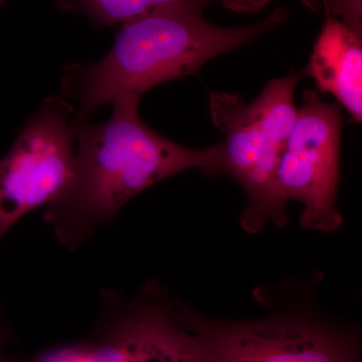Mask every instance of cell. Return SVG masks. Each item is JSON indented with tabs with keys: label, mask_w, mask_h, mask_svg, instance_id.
Returning <instances> with one entry per match:
<instances>
[{
	"label": "cell",
	"mask_w": 362,
	"mask_h": 362,
	"mask_svg": "<svg viewBox=\"0 0 362 362\" xmlns=\"http://www.w3.org/2000/svg\"><path fill=\"white\" fill-rule=\"evenodd\" d=\"M182 0H54L62 11L81 13L97 26L123 25L157 7Z\"/></svg>",
	"instance_id": "9"
},
{
	"label": "cell",
	"mask_w": 362,
	"mask_h": 362,
	"mask_svg": "<svg viewBox=\"0 0 362 362\" xmlns=\"http://www.w3.org/2000/svg\"><path fill=\"white\" fill-rule=\"evenodd\" d=\"M96 337L78 343L82 362H192L187 309L156 284L133 297L102 296Z\"/></svg>",
	"instance_id": "6"
},
{
	"label": "cell",
	"mask_w": 362,
	"mask_h": 362,
	"mask_svg": "<svg viewBox=\"0 0 362 362\" xmlns=\"http://www.w3.org/2000/svg\"><path fill=\"white\" fill-rule=\"evenodd\" d=\"M303 75L304 71H299L271 81L252 102L265 136L258 161L242 185L247 202L240 225L247 232L257 233L270 221L277 226L287 223V206L279 195L277 171L296 121L294 93Z\"/></svg>",
	"instance_id": "7"
},
{
	"label": "cell",
	"mask_w": 362,
	"mask_h": 362,
	"mask_svg": "<svg viewBox=\"0 0 362 362\" xmlns=\"http://www.w3.org/2000/svg\"><path fill=\"white\" fill-rule=\"evenodd\" d=\"M211 1L182 0L126 21L101 61L68 69L64 80L77 98V119L104 104L141 99L157 85L199 73L211 59L251 42L287 18L277 8L254 25L223 28L204 16Z\"/></svg>",
	"instance_id": "2"
},
{
	"label": "cell",
	"mask_w": 362,
	"mask_h": 362,
	"mask_svg": "<svg viewBox=\"0 0 362 362\" xmlns=\"http://www.w3.org/2000/svg\"><path fill=\"white\" fill-rule=\"evenodd\" d=\"M315 11H324L327 18H337L362 35V0H302Z\"/></svg>",
	"instance_id": "10"
},
{
	"label": "cell",
	"mask_w": 362,
	"mask_h": 362,
	"mask_svg": "<svg viewBox=\"0 0 362 362\" xmlns=\"http://www.w3.org/2000/svg\"><path fill=\"white\" fill-rule=\"evenodd\" d=\"M340 107L328 104L315 90L304 93L296 121L277 171L281 199L303 204L301 225L313 230H337L341 214L337 206L340 136Z\"/></svg>",
	"instance_id": "5"
},
{
	"label": "cell",
	"mask_w": 362,
	"mask_h": 362,
	"mask_svg": "<svg viewBox=\"0 0 362 362\" xmlns=\"http://www.w3.org/2000/svg\"><path fill=\"white\" fill-rule=\"evenodd\" d=\"M32 362H82V356L77 343L47 350Z\"/></svg>",
	"instance_id": "11"
},
{
	"label": "cell",
	"mask_w": 362,
	"mask_h": 362,
	"mask_svg": "<svg viewBox=\"0 0 362 362\" xmlns=\"http://www.w3.org/2000/svg\"><path fill=\"white\" fill-rule=\"evenodd\" d=\"M192 362H361L347 331L294 316L220 321L188 310Z\"/></svg>",
	"instance_id": "3"
},
{
	"label": "cell",
	"mask_w": 362,
	"mask_h": 362,
	"mask_svg": "<svg viewBox=\"0 0 362 362\" xmlns=\"http://www.w3.org/2000/svg\"><path fill=\"white\" fill-rule=\"evenodd\" d=\"M0 362H8L6 352H4V342L1 329H0Z\"/></svg>",
	"instance_id": "13"
},
{
	"label": "cell",
	"mask_w": 362,
	"mask_h": 362,
	"mask_svg": "<svg viewBox=\"0 0 362 362\" xmlns=\"http://www.w3.org/2000/svg\"><path fill=\"white\" fill-rule=\"evenodd\" d=\"M139 103V98L118 100L106 121L74 123L71 180L42 214L59 242L71 251L159 181L188 169L218 173L221 144L194 149L171 141L142 120Z\"/></svg>",
	"instance_id": "1"
},
{
	"label": "cell",
	"mask_w": 362,
	"mask_h": 362,
	"mask_svg": "<svg viewBox=\"0 0 362 362\" xmlns=\"http://www.w3.org/2000/svg\"><path fill=\"white\" fill-rule=\"evenodd\" d=\"M270 1L271 0H221L223 7L240 13H257Z\"/></svg>",
	"instance_id": "12"
},
{
	"label": "cell",
	"mask_w": 362,
	"mask_h": 362,
	"mask_svg": "<svg viewBox=\"0 0 362 362\" xmlns=\"http://www.w3.org/2000/svg\"><path fill=\"white\" fill-rule=\"evenodd\" d=\"M307 71L319 90L332 94L354 120L361 122V35L337 18H326Z\"/></svg>",
	"instance_id": "8"
},
{
	"label": "cell",
	"mask_w": 362,
	"mask_h": 362,
	"mask_svg": "<svg viewBox=\"0 0 362 362\" xmlns=\"http://www.w3.org/2000/svg\"><path fill=\"white\" fill-rule=\"evenodd\" d=\"M6 0H0V8H1V6H4V2H6Z\"/></svg>",
	"instance_id": "14"
},
{
	"label": "cell",
	"mask_w": 362,
	"mask_h": 362,
	"mask_svg": "<svg viewBox=\"0 0 362 362\" xmlns=\"http://www.w3.org/2000/svg\"><path fill=\"white\" fill-rule=\"evenodd\" d=\"M71 115L70 105L49 98L0 159V242L25 214L66 189L75 160Z\"/></svg>",
	"instance_id": "4"
}]
</instances>
